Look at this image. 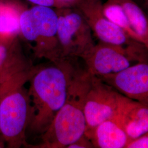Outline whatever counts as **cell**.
<instances>
[{
  "label": "cell",
  "mask_w": 148,
  "mask_h": 148,
  "mask_svg": "<svg viewBox=\"0 0 148 148\" xmlns=\"http://www.w3.org/2000/svg\"><path fill=\"white\" fill-rule=\"evenodd\" d=\"M58 9L57 37L61 58H82L95 45L91 29L73 7Z\"/></svg>",
  "instance_id": "cell-5"
},
{
  "label": "cell",
  "mask_w": 148,
  "mask_h": 148,
  "mask_svg": "<svg viewBox=\"0 0 148 148\" xmlns=\"http://www.w3.org/2000/svg\"><path fill=\"white\" fill-rule=\"evenodd\" d=\"M19 31V16L8 8H0V34L11 36Z\"/></svg>",
  "instance_id": "cell-15"
},
{
  "label": "cell",
  "mask_w": 148,
  "mask_h": 148,
  "mask_svg": "<svg viewBox=\"0 0 148 148\" xmlns=\"http://www.w3.org/2000/svg\"><path fill=\"white\" fill-rule=\"evenodd\" d=\"M133 101L119 93L100 78L90 75L84 101L86 121L85 136L89 139L96 127L104 121L119 120Z\"/></svg>",
  "instance_id": "cell-3"
},
{
  "label": "cell",
  "mask_w": 148,
  "mask_h": 148,
  "mask_svg": "<svg viewBox=\"0 0 148 148\" xmlns=\"http://www.w3.org/2000/svg\"><path fill=\"white\" fill-rule=\"evenodd\" d=\"M98 77L128 98L148 105V65L145 61Z\"/></svg>",
  "instance_id": "cell-9"
},
{
  "label": "cell",
  "mask_w": 148,
  "mask_h": 148,
  "mask_svg": "<svg viewBox=\"0 0 148 148\" xmlns=\"http://www.w3.org/2000/svg\"><path fill=\"white\" fill-rule=\"evenodd\" d=\"M38 67L22 54L0 43V85L17 82L26 84Z\"/></svg>",
  "instance_id": "cell-10"
},
{
  "label": "cell",
  "mask_w": 148,
  "mask_h": 148,
  "mask_svg": "<svg viewBox=\"0 0 148 148\" xmlns=\"http://www.w3.org/2000/svg\"><path fill=\"white\" fill-rule=\"evenodd\" d=\"M5 147V143L3 139V138L0 135V148H4Z\"/></svg>",
  "instance_id": "cell-21"
},
{
  "label": "cell",
  "mask_w": 148,
  "mask_h": 148,
  "mask_svg": "<svg viewBox=\"0 0 148 148\" xmlns=\"http://www.w3.org/2000/svg\"><path fill=\"white\" fill-rule=\"evenodd\" d=\"M144 49H130L100 42L95 45L82 58L87 72L101 77L121 71L132 65L133 62H144Z\"/></svg>",
  "instance_id": "cell-7"
},
{
  "label": "cell",
  "mask_w": 148,
  "mask_h": 148,
  "mask_svg": "<svg viewBox=\"0 0 148 148\" xmlns=\"http://www.w3.org/2000/svg\"><path fill=\"white\" fill-rule=\"evenodd\" d=\"M103 12L109 21L120 27L133 40L140 42L130 26L121 6L116 1L108 0L103 5Z\"/></svg>",
  "instance_id": "cell-14"
},
{
  "label": "cell",
  "mask_w": 148,
  "mask_h": 148,
  "mask_svg": "<svg viewBox=\"0 0 148 148\" xmlns=\"http://www.w3.org/2000/svg\"><path fill=\"white\" fill-rule=\"evenodd\" d=\"M115 1L121 6L138 41L148 47V20L142 10L132 0Z\"/></svg>",
  "instance_id": "cell-13"
},
{
  "label": "cell",
  "mask_w": 148,
  "mask_h": 148,
  "mask_svg": "<svg viewBox=\"0 0 148 148\" xmlns=\"http://www.w3.org/2000/svg\"><path fill=\"white\" fill-rule=\"evenodd\" d=\"M36 25L35 54L52 63L61 58L57 37L58 15L51 7L36 5L30 9Z\"/></svg>",
  "instance_id": "cell-8"
},
{
  "label": "cell",
  "mask_w": 148,
  "mask_h": 148,
  "mask_svg": "<svg viewBox=\"0 0 148 148\" xmlns=\"http://www.w3.org/2000/svg\"><path fill=\"white\" fill-rule=\"evenodd\" d=\"M38 68L27 90L30 118L27 130L42 135L67 99L69 86L77 71L68 58Z\"/></svg>",
  "instance_id": "cell-1"
},
{
  "label": "cell",
  "mask_w": 148,
  "mask_h": 148,
  "mask_svg": "<svg viewBox=\"0 0 148 148\" xmlns=\"http://www.w3.org/2000/svg\"><path fill=\"white\" fill-rule=\"evenodd\" d=\"M89 139L94 147L125 148L130 139L121 122L117 119L108 120L98 125Z\"/></svg>",
  "instance_id": "cell-11"
},
{
  "label": "cell",
  "mask_w": 148,
  "mask_h": 148,
  "mask_svg": "<svg viewBox=\"0 0 148 148\" xmlns=\"http://www.w3.org/2000/svg\"><path fill=\"white\" fill-rule=\"evenodd\" d=\"M16 87H17L16 85L12 84H5L0 85V97L5 94L7 92L16 88Z\"/></svg>",
  "instance_id": "cell-19"
},
{
  "label": "cell",
  "mask_w": 148,
  "mask_h": 148,
  "mask_svg": "<svg viewBox=\"0 0 148 148\" xmlns=\"http://www.w3.org/2000/svg\"><path fill=\"white\" fill-rule=\"evenodd\" d=\"M66 7H72L78 0H60Z\"/></svg>",
  "instance_id": "cell-20"
},
{
  "label": "cell",
  "mask_w": 148,
  "mask_h": 148,
  "mask_svg": "<svg viewBox=\"0 0 148 148\" xmlns=\"http://www.w3.org/2000/svg\"><path fill=\"white\" fill-rule=\"evenodd\" d=\"M83 16L101 42L130 49L147 47L130 37L120 27L109 21L103 12L101 0H78L72 7Z\"/></svg>",
  "instance_id": "cell-6"
},
{
  "label": "cell",
  "mask_w": 148,
  "mask_h": 148,
  "mask_svg": "<svg viewBox=\"0 0 148 148\" xmlns=\"http://www.w3.org/2000/svg\"><path fill=\"white\" fill-rule=\"evenodd\" d=\"M32 3L37 5L46 6V7H56L58 8L66 7L59 0H28Z\"/></svg>",
  "instance_id": "cell-17"
},
{
  "label": "cell",
  "mask_w": 148,
  "mask_h": 148,
  "mask_svg": "<svg viewBox=\"0 0 148 148\" xmlns=\"http://www.w3.org/2000/svg\"><path fill=\"white\" fill-rule=\"evenodd\" d=\"M119 121L130 142L148 133V105L133 101Z\"/></svg>",
  "instance_id": "cell-12"
},
{
  "label": "cell",
  "mask_w": 148,
  "mask_h": 148,
  "mask_svg": "<svg viewBox=\"0 0 148 148\" xmlns=\"http://www.w3.org/2000/svg\"><path fill=\"white\" fill-rule=\"evenodd\" d=\"M126 148H148V133L143 135L136 139H133L127 143Z\"/></svg>",
  "instance_id": "cell-16"
},
{
  "label": "cell",
  "mask_w": 148,
  "mask_h": 148,
  "mask_svg": "<svg viewBox=\"0 0 148 148\" xmlns=\"http://www.w3.org/2000/svg\"><path fill=\"white\" fill-rule=\"evenodd\" d=\"M93 145L91 142L89 140V139L85 135L81 138L79 140L76 142L73 143L67 147L68 148H93Z\"/></svg>",
  "instance_id": "cell-18"
},
{
  "label": "cell",
  "mask_w": 148,
  "mask_h": 148,
  "mask_svg": "<svg viewBox=\"0 0 148 148\" xmlns=\"http://www.w3.org/2000/svg\"><path fill=\"white\" fill-rule=\"evenodd\" d=\"M29 118V99L24 85L0 97V135L8 148L28 145L26 132Z\"/></svg>",
  "instance_id": "cell-4"
},
{
  "label": "cell",
  "mask_w": 148,
  "mask_h": 148,
  "mask_svg": "<svg viewBox=\"0 0 148 148\" xmlns=\"http://www.w3.org/2000/svg\"><path fill=\"white\" fill-rule=\"evenodd\" d=\"M90 75L76 71L69 86L67 99L47 130L41 135L38 148H67L85 135L84 101Z\"/></svg>",
  "instance_id": "cell-2"
}]
</instances>
